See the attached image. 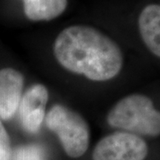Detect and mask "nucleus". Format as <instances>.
<instances>
[{
  "mask_svg": "<svg viewBox=\"0 0 160 160\" xmlns=\"http://www.w3.org/2000/svg\"><path fill=\"white\" fill-rule=\"evenodd\" d=\"M46 125L53 132L70 158L85 154L89 144L90 131L86 121L79 114L62 105H54L45 118Z\"/></svg>",
  "mask_w": 160,
  "mask_h": 160,
  "instance_id": "3",
  "label": "nucleus"
},
{
  "mask_svg": "<svg viewBox=\"0 0 160 160\" xmlns=\"http://www.w3.org/2000/svg\"><path fill=\"white\" fill-rule=\"evenodd\" d=\"M13 160H44V154L39 147L26 145L15 150Z\"/></svg>",
  "mask_w": 160,
  "mask_h": 160,
  "instance_id": "9",
  "label": "nucleus"
},
{
  "mask_svg": "<svg viewBox=\"0 0 160 160\" xmlns=\"http://www.w3.org/2000/svg\"><path fill=\"white\" fill-rule=\"evenodd\" d=\"M139 31L144 42L157 57L160 58V6H145L138 19Z\"/></svg>",
  "mask_w": 160,
  "mask_h": 160,
  "instance_id": "7",
  "label": "nucleus"
},
{
  "mask_svg": "<svg viewBox=\"0 0 160 160\" xmlns=\"http://www.w3.org/2000/svg\"><path fill=\"white\" fill-rule=\"evenodd\" d=\"M67 0H23L25 15L31 21H50L61 15Z\"/></svg>",
  "mask_w": 160,
  "mask_h": 160,
  "instance_id": "8",
  "label": "nucleus"
},
{
  "mask_svg": "<svg viewBox=\"0 0 160 160\" xmlns=\"http://www.w3.org/2000/svg\"><path fill=\"white\" fill-rule=\"evenodd\" d=\"M12 150L10 139L6 128L0 120V160H11Z\"/></svg>",
  "mask_w": 160,
  "mask_h": 160,
  "instance_id": "10",
  "label": "nucleus"
},
{
  "mask_svg": "<svg viewBox=\"0 0 160 160\" xmlns=\"http://www.w3.org/2000/svg\"><path fill=\"white\" fill-rule=\"evenodd\" d=\"M149 148L139 135L120 131L102 138L96 144L93 160H144Z\"/></svg>",
  "mask_w": 160,
  "mask_h": 160,
  "instance_id": "4",
  "label": "nucleus"
},
{
  "mask_svg": "<svg viewBox=\"0 0 160 160\" xmlns=\"http://www.w3.org/2000/svg\"><path fill=\"white\" fill-rule=\"evenodd\" d=\"M109 125L136 135L157 137L160 135V111L146 95H127L109 110Z\"/></svg>",
  "mask_w": 160,
  "mask_h": 160,
  "instance_id": "2",
  "label": "nucleus"
},
{
  "mask_svg": "<svg viewBox=\"0 0 160 160\" xmlns=\"http://www.w3.org/2000/svg\"><path fill=\"white\" fill-rule=\"evenodd\" d=\"M60 64L69 71L92 81H108L123 67L118 45L98 29L84 25L64 29L53 45Z\"/></svg>",
  "mask_w": 160,
  "mask_h": 160,
  "instance_id": "1",
  "label": "nucleus"
},
{
  "mask_svg": "<svg viewBox=\"0 0 160 160\" xmlns=\"http://www.w3.org/2000/svg\"><path fill=\"white\" fill-rule=\"evenodd\" d=\"M49 93L46 86L34 85L22 97L19 105L20 119L23 128L29 132L39 131L45 119V110Z\"/></svg>",
  "mask_w": 160,
  "mask_h": 160,
  "instance_id": "5",
  "label": "nucleus"
},
{
  "mask_svg": "<svg viewBox=\"0 0 160 160\" xmlns=\"http://www.w3.org/2000/svg\"><path fill=\"white\" fill-rule=\"evenodd\" d=\"M24 78L18 70L0 69V118H12L19 109L22 97Z\"/></svg>",
  "mask_w": 160,
  "mask_h": 160,
  "instance_id": "6",
  "label": "nucleus"
}]
</instances>
